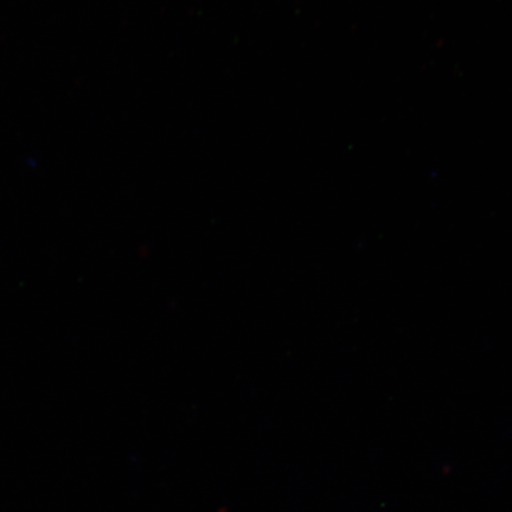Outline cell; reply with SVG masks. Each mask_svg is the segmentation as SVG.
I'll use <instances>...</instances> for the list:
<instances>
[]
</instances>
